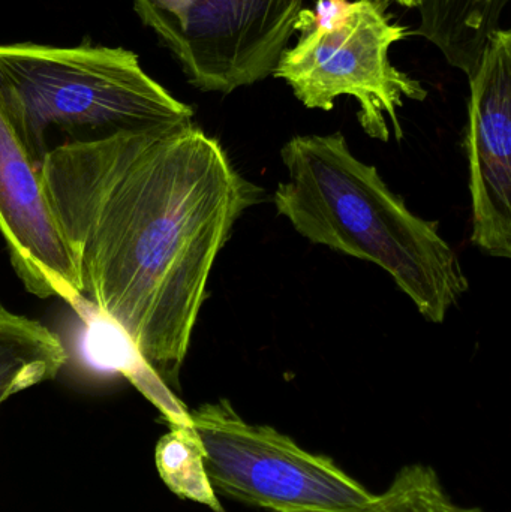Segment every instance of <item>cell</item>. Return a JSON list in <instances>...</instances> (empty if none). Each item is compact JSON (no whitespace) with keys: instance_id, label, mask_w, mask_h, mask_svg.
<instances>
[{"instance_id":"obj_11","label":"cell","mask_w":511,"mask_h":512,"mask_svg":"<svg viewBox=\"0 0 511 512\" xmlns=\"http://www.w3.org/2000/svg\"><path fill=\"white\" fill-rule=\"evenodd\" d=\"M155 463L165 486L185 501L213 512H227L210 483L204 448L192 426H170L155 448Z\"/></svg>"},{"instance_id":"obj_13","label":"cell","mask_w":511,"mask_h":512,"mask_svg":"<svg viewBox=\"0 0 511 512\" xmlns=\"http://www.w3.org/2000/svg\"><path fill=\"white\" fill-rule=\"evenodd\" d=\"M392 2L399 3L401 6H407V8H419L423 0H392Z\"/></svg>"},{"instance_id":"obj_6","label":"cell","mask_w":511,"mask_h":512,"mask_svg":"<svg viewBox=\"0 0 511 512\" xmlns=\"http://www.w3.org/2000/svg\"><path fill=\"white\" fill-rule=\"evenodd\" d=\"M305 0H134L201 92L228 93L273 74Z\"/></svg>"},{"instance_id":"obj_1","label":"cell","mask_w":511,"mask_h":512,"mask_svg":"<svg viewBox=\"0 0 511 512\" xmlns=\"http://www.w3.org/2000/svg\"><path fill=\"white\" fill-rule=\"evenodd\" d=\"M41 179L84 304L179 387L216 256L263 189L194 123L62 147Z\"/></svg>"},{"instance_id":"obj_5","label":"cell","mask_w":511,"mask_h":512,"mask_svg":"<svg viewBox=\"0 0 511 512\" xmlns=\"http://www.w3.org/2000/svg\"><path fill=\"white\" fill-rule=\"evenodd\" d=\"M213 489L249 507L345 510L374 498L332 457L311 453L275 427L243 420L227 399L189 411Z\"/></svg>"},{"instance_id":"obj_12","label":"cell","mask_w":511,"mask_h":512,"mask_svg":"<svg viewBox=\"0 0 511 512\" xmlns=\"http://www.w3.org/2000/svg\"><path fill=\"white\" fill-rule=\"evenodd\" d=\"M276 512H483L456 504L432 466L414 463L399 469L390 486L360 507L345 510L284 508Z\"/></svg>"},{"instance_id":"obj_3","label":"cell","mask_w":511,"mask_h":512,"mask_svg":"<svg viewBox=\"0 0 511 512\" xmlns=\"http://www.w3.org/2000/svg\"><path fill=\"white\" fill-rule=\"evenodd\" d=\"M0 107L41 170L54 150L191 125L194 110L122 47L0 45Z\"/></svg>"},{"instance_id":"obj_2","label":"cell","mask_w":511,"mask_h":512,"mask_svg":"<svg viewBox=\"0 0 511 512\" xmlns=\"http://www.w3.org/2000/svg\"><path fill=\"white\" fill-rule=\"evenodd\" d=\"M281 158L288 179L273 203L296 233L383 268L426 321L443 324L470 282L440 224L411 212L374 165L353 155L341 132L297 135Z\"/></svg>"},{"instance_id":"obj_10","label":"cell","mask_w":511,"mask_h":512,"mask_svg":"<svg viewBox=\"0 0 511 512\" xmlns=\"http://www.w3.org/2000/svg\"><path fill=\"white\" fill-rule=\"evenodd\" d=\"M66 360L50 328L0 306V408L14 394L56 378Z\"/></svg>"},{"instance_id":"obj_9","label":"cell","mask_w":511,"mask_h":512,"mask_svg":"<svg viewBox=\"0 0 511 512\" xmlns=\"http://www.w3.org/2000/svg\"><path fill=\"white\" fill-rule=\"evenodd\" d=\"M510 0H423L416 35L434 44L453 68L467 77L480 56Z\"/></svg>"},{"instance_id":"obj_8","label":"cell","mask_w":511,"mask_h":512,"mask_svg":"<svg viewBox=\"0 0 511 512\" xmlns=\"http://www.w3.org/2000/svg\"><path fill=\"white\" fill-rule=\"evenodd\" d=\"M0 233L30 294L59 297L78 310L77 271L42 188L41 170L0 107ZM86 306V304H84Z\"/></svg>"},{"instance_id":"obj_4","label":"cell","mask_w":511,"mask_h":512,"mask_svg":"<svg viewBox=\"0 0 511 512\" xmlns=\"http://www.w3.org/2000/svg\"><path fill=\"white\" fill-rule=\"evenodd\" d=\"M390 2L317 0L314 9L303 8L294 26L299 39L272 74L309 110L332 111L341 96L356 99L363 131L383 143L392 137L387 117L396 140L404 138L398 117L404 99L428 98L422 83L390 60V48L408 36V27L393 21Z\"/></svg>"},{"instance_id":"obj_7","label":"cell","mask_w":511,"mask_h":512,"mask_svg":"<svg viewBox=\"0 0 511 512\" xmlns=\"http://www.w3.org/2000/svg\"><path fill=\"white\" fill-rule=\"evenodd\" d=\"M470 80L465 149L470 165L471 242L511 256V32L492 33Z\"/></svg>"}]
</instances>
